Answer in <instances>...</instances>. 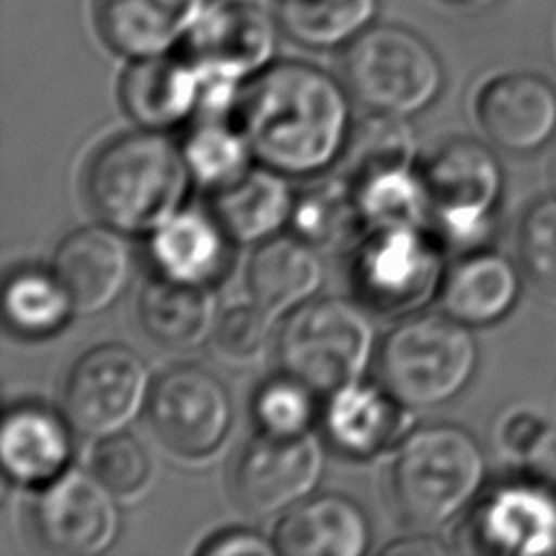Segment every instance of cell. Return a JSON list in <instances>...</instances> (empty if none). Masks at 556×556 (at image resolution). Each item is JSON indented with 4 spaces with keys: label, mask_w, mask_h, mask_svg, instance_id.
<instances>
[{
    "label": "cell",
    "mask_w": 556,
    "mask_h": 556,
    "mask_svg": "<svg viewBox=\"0 0 556 556\" xmlns=\"http://www.w3.org/2000/svg\"><path fill=\"white\" fill-rule=\"evenodd\" d=\"M295 191L285 174L250 165L237 180L211 191V213L232 243H263L291 222Z\"/></svg>",
    "instance_id": "obj_24"
},
{
    "label": "cell",
    "mask_w": 556,
    "mask_h": 556,
    "mask_svg": "<svg viewBox=\"0 0 556 556\" xmlns=\"http://www.w3.org/2000/svg\"><path fill=\"white\" fill-rule=\"evenodd\" d=\"M408 408L384 384L354 380L332 393L321 413L330 445L350 458H371L402 441Z\"/></svg>",
    "instance_id": "obj_18"
},
{
    "label": "cell",
    "mask_w": 556,
    "mask_h": 556,
    "mask_svg": "<svg viewBox=\"0 0 556 556\" xmlns=\"http://www.w3.org/2000/svg\"><path fill=\"white\" fill-rule=\"evenodd\" d=\"M148 421L176 454L215 452L232 426V400L224 382L191 363L163 371L150 391Z\"/></svg>",
    "instance_id": "obj_12"
},
{
    "label": "cell",
    "mask_w": 556,
    "mask_h": 556,
    "mask_svg": "<svg viewBox=\"0 0 556 556\" xmlns=\"http://www.w3.org/2000/svg\"><path fill=\"white\" fill-rule=\"evenodd\" d=\"M367 230L393 224H426L430 202L419 169H389L352 182Z\"/></svg>",
    "instance_id": "obj_32"
},
{
    "label": "cell",
    "mask_w": 556,
    "mask_h": 556,
    "mask_svg": "<svg viewBox=\"0 0 556 556\" xmlns=\"http://www.w3.org/2000/svg\"><path fill=\"white\" fill-rule=\"evenodd\" d=\"M2 311L9 328L26 339L52 337L76 315L72 295L52 267H20L9 274Z\"/></svg>",
    "instance_id": "obj_29"
},
{
    "label": "cell",
    "mask_w": 556,
    "mask_h": 556,
    "mask_svg": "<svg viewBox=\"0 0 556 556\" xmlns=\"http://www.w3.org/2000/svg\"><path fill=\"white\" fill-rule=\"evenodd\" d=\"M280 22L248 0L211 7L178 48L200 72L202 83L243 85L274 63Z\"/></svg>",
    "instance_id": "obj_13"
},
{
    "label": "cell",
    "mask_w": 556,
    "mask_h": 556,
    "mask_svg": "<svg viewBox=\"0 0 556 556\" xmlns=\"http://www.w3.org/2000/svg\"><path fill=\"white\" fill-rule=\"evenodd\" d=\"M180 146L193 180L208 191L237 180L254 159L232 117L195 115Z\"/></svg>",
    "instance_id": "obj_31"
},
{
    "label": "cell",
    "mask_w": 556,
    "mask_h": 556,
    "mask_svg": "<svg viewBox=\"0 0 556 556\" xmlns=\"http://www.w3.org/2000/svg\"><path fill=\"white\" fill-rule=\"evenodd\" d=\"M489 471L480 441L456 424H428L402 437L389 469L397 515L415 528H434L467 510Z\"/></svg>",
    "instance_id": "obj_3"
},
{
    "label": "cell",
    "mask_w": 556,
    "mask_h": 556,
    "mask_svg": "<svg viewBox=\"0 0 556 556\" xmlns=\"http://www.w3.org/2000/svg\"><path fill=\"white\" fill-rule=\"evenodd\" d=\"M445 245L426 224L369 228L354 248L350 276L365 308L410 315L439 295Z\"/></svg>",
    "instance_id": "obj_8"
},
{
    "label": "cell",
    "mask_w": 556,
    "mask_h": 556,
    "mask_svg": "<svg viewBox=\"0 0 556 556\" xmlns=\"http://www.w3.org/2000/svg\"><path fill=\"white\" fill-rule=\"evenodd\" d=\"M517 265L495 250H471L454 261L439 289L441 311L469 328L502 321L521 298Z\"/></svg>",
    "instance_id": "obj_23"
},
{
    "label": "cell",
    "mask_w": 556,
    "mask_h": 556,
    "mask_svg": "<svg viewBox=\"0 0 556 556\" xmlns=\"http://www.w3.org/2000/svg\"><path fill=\"white\" fill-rule=\"evenodd\" d=\"M450 4H456L460 9H486L491 4H495L497 0H445Z\"/></svg>",
    "instance_id": "obj_41"
},
{
    "label": "cell",
    "mask_w": 556,
    "mask_h": 556,
    "mask_svg": "<svg viewBox=\"0 0 556 556\" xmlns=\"http://www.w3.org/2000/svg\"><path fill=\"white\" fill-rule=\"evenodd\" d=\"M152 380L146 361L122 343L87 350L70 367L61 408L76 432L104 439L126 430L148 406Z\"/></svg>",
    "instance_id": "obj_9"
},
{
    "label": "cell",
    "mask_w": 556,
    "mask_h": 556,
    "mask_svg": "<svg viewBox=\"0 0 556 556\" xmlns=\"http://www.w3.org/2000/svg\"><path fill=\"white\" fill-rule=\"evenodd\" d=\"M415 152L417 139L408 117L369 111L352 122L339 156V174L358 182L380 172L413 167Z\"/></svg>",
    "instance_id": "obj_30"
},
{
    "label": "cell",
    "mask_w": 556,
    "mask_h": 556,
    "mask_svg": "<svg viewBox=\"0 0 556 556\" xmlns=\"http://www.w3.org/2000/svg\"><path fill=\"white\" fill-rule=\"evenodd\" d=\"M293 235L317 250H339L367 232L354 185L345 176H326L295 193Z\"/></svg>",
    "instance_id": "obj_27"
},
{
    "label": "cell",
    "mask_w": 556,
    "mask_h": 556,
    "mask_svg": "<svg viewBox=\"0 0 556 556\" xmlns=\"http://www.w3.org/2000/svg\"><path fill=\"white\" fill-rule=\"evenodd\" d=\"M193 182L182 146L163 130H132L102 143L85 172V198L102 224L152 232L176 215Z\"/></svg>",
    "instance_id": "obj_2"
},
{
    "label": "cell",
    "mask_w": 556,
    "mask_h": 556,
    "mask_svg": "<svg viewBox=\"0 0 556 556\" xmlns=\"http://www.w3.org/2000/svg\"><path fill=\"white\" fill-rule=\"evenodd\" d=\"M380 0H276V17L287 37L313 50L345 48L367 30Z\"/></svg>",
    "instance_id": "obj_28"
},
{
    "label": "cell",
    "mask_w": 556,
    "mask_h": 556,
    "mask_svg": "<svg viewBox=\"0 0 556 556\" xmlns=\"http://www.w3.org/2000/svg\"><path fill=\"white\" fill-rule=\"evenodd\" d=\"M467 547L480 554H556V495L530 478L500 484L473 506Z\"/></svg>",
    "instance_id": "obj_14"
},
{
    "label": "cell",
    "mask_w": 556,
    "mask_h": 556,
    "mask_svg": "<svg viewBox=\"0 0 556 556\" xmlns=\"http://www.w3.org/2000/svg\"><path fill=\"white\" fill-rule=\"evenodd\" d=\"M232 119L258 163L285 176H313L345 148L350 91L313 63L274 61L243 83Z\"/></svg>",
    "instance_id": "obj_1"
},
{
    "label": "cell",
    "mask_w": 556,
    "mask_h": 556,
    "mask_svg": "<svg viewBox=\"0 0 556 556\" xmlns=\"http://www.w3.org/2000/svg\"><path fill=\"white\" fill-rule=\"evenodd\" d=\"M139 321L146 334L169 350H189L213 334L217 313L206 287L156 276L139 298Z\"/></svg>",
    "instance_id": "obj_26"
},
{
    "label": "cell",
    "mask_w": 556,
    "mask_h": 556,
    "mask_svg": "<svg viewBox=\"0 0 556 556\" xmlns=\"http://www.w3.org/2000/svg\"><path fill=\"white\" fill-rule=\"evenodd\" d=\"M374 341V326L363 306L337 295L313 298L289 311L278 330L280 371L328 395L363 378Z\"/></svg>",
    "instance_id": "obj_7"
},
{
    "label": "cell",
    "mask_w": 556,
    "mask_h": 556,
    "mask_svg": "<svg viewBox=\"0 0 556 556\" xmlns=\"http://www.w3.org/2000/svg\"><path fill=\"white\" fill-rule=\"evenodd\" d=\"M315 393L287 371L267 378L252 397V415L258 430L276 437L306 434L315 419Z\"/></svg>",
    "instance_id": "obj_33"
},
{
    "label": "cell",
    "mask_w": 556,
    "mask_h": 556,
    "mask_svg": "<svg viewBox=\"0 0 556 556\" xmlns=\"http://www.w3.org/2000/svg\"><path fill=\"white\" fill-rule=\"evenodd\" d=\"M478 361L471 328L443 311L404 315L378 352L380 380L406 408L452 402L471 384Z\"/></svg>",
    "instance_id": "obj_4"
},
{
    "label": "cell",
    "mask_w": 556,
    "mask_h": 556,
    "mask_svg": "<svg viewBox=\"0 0 556 556\" xmlns=\"http://www.w3.org/2000/svg\"><path fill=\"white\" fill-rule=\"evenodd\" d=\"M122 235L106 224L83 226L56 245L52 271L65 285L78 315H98L126 291L132 258Z\"/></svg>",
    "instance_id": "obj_16"
},
{
    "label": "cell",
    "mask_w": 556,
    "mask_h": 556,
    "mask_svg": "<svg viewBox=\"0 0 556 556\" xmlns=\"http://www.w3.org/2000/svg\"><path fill=\"white\" fill-rule=\"evenodd\" d=\"M432 230L445 248L480 250L495 230L504 195V167L495 152L471 137L441 141L419 165Z\"/></svg>",
    "instance_id": "obj_6"
},
{
    "label": "cell",
    "mask_w": 556,
    "mask_h": 556,
    "mask_svg": "<svg viewBox=\"0 0 556 556\" xmlns=\"http://www.w3.org/2000/svg\"><path fill=\"white\" fill-rule=\"evenodd\" d=\"M211 0H93L102 41L117 54L143 59L180 48Z\"/></svg>",
    "instance_id": "obj_17"
},
{
    "label": "cell",
    "mask_w": 556,
    "mask_h": 556,
    "mask_svg": "<svg viewBox=\"0 0 556 556\" xmlns=\"http://www.w3.org/2000/svg\"><path fill=\"white\" fill-rule=\"evenodd\" d=\"M321 471L324 452L311 432L276 437L258 430L232 463L230 493L241 510L271 517L306 500Z\"/></svg>",
    "instance_id": "obj_11"
},
{
    "label": "cell",
    "mask_w": 556,
    "mask_h": 556,
    "mask_svg": "<svg viewBox=\"0 0 556 556\" xmlns=\"http://www.w3.org/2000/svg\"><path fill=\"white\" fill-rule=\"evenodd\" d=\"M367 513L348 495L324 493L289 508L274 530L285 556H363L369 549Z\"/></svg>",
    "instance_id": "obj_22"
},
{
    "label": "cell",
    "mask_w": 556,
    "mask_h": 556,
    "mask_svg": "<svg viewBox=\"0 0 556 556\" xmlns=\"http://www.w3.org/2000/svg\"><path fill=\"white\" fill-rule=\"evenodd\" d=\"M519 261L526 276L545 295L556 298V195L528 206L517 232Z\"/></svg>",
    "instance_id": "obj_34"
},
{
    "label": "cell",
    "mask_w": 556,
    "mask_h": 556,
    "mask_svg": "<svg viewBox=\"0 0 556 556\" xmlns=\"http://www.w3.org/2000/svg\"><path fill=\"white\" fill-rule=\"evenodd\" d=\"M387 554H445L447 545L430 539V536H410L393 541L384 547Z\"/></svg>",
    "instance_id": "obj_40"
},
{
    "label": "cell",
    "mask_w": 556,
    "mask_h": 556,
    "mask_svg": "<svg viewBox=\"0 0 556 556\" xmlns=\"http://www.w3.org/2000/svg\"><path fill=\"white\" fill-rule=\"evenodd\" d=\"M543 421L536 415L530 413H517L513 415L504 426H502V445L510 452V454H519L523 450V445L532 439V434L539 430Z\"/></svg>",
    "instance_id": "obj_39"
},
{
    "label": "cell",
    "mask_w": 556,
    "mask_h": 556,
    "mask_svg": "<svg viewBox=\"0 0 556 556\" xmlns=\"http://www.w3.org/2000/svg\"><path fill=\"white\" fill-rule=\"evenodd\" d=\"M202 76L193 63L178 50L132 59L119 78V102L130 119L141 128L167 130L193 119Z\"/></svg>",
    "instance_id": "obj_19"
},
{
    "label": "cell",
    "mask_w": 556,
    "mask_h": 556,
    "mask_svg": "<svg viewBox=\"0 0 556 556\" xmlns=\"http://www.w3.org/2000/svg\"><path fill=\"white\" fill-rule=\"evenodd\" d=\"M526 478L556 495V428L541 424L532 439L517 454Z\"/></svg>",
    "instance_id": "obj_37"
},
{
    "label": "cell",
    "mask_w": 556,
    "mask_h": 556,
    "mask_svg": "<svg viewBox=\"0 0 556 556\" xmlns=\"http://www.w3.org/2000/svg\"><path fill=\"white\" fill-rule=\"evenodd\" d=\"M315 250L298 235H276L258 243L245 269L250 298L271 315L313 300L324 282V263Z\"/></svg>",
    "instance_id": "obj_25"
},
{
    "label": "cell",
    "mask_w": 556,
    "mask_h": 556,
    "mask_svg": "<svg viewBox=\"0 0 556 556\" xmlns=\"http://www.w3.org/2000/svg\"><path fill=\"white\" fill-rule=\"evenodd\" d=\"M341 76L354 100L369 111L417 115L445 87L439 52L413 28L371 24L343 48Z\"/></svg>",
    "instance_id": "obj_5"
},
{
    "label": "cell",
    "mask_w": 556,
    "mask_h": 556,
    "mask_svg": "<svg viewBox=\"0 0 556 556\" xmlns=\"http://www.w3.org/2000/svg\"><path fill=\"white\" fill-rule=\"evenodd\" d=\"M70 419L43 404L11 406L0 428V460L7 478L22 486H43L70 469L74 441Z\"/></svg>",
    "instance_id": "obj_20"
},
{
    "label": "cell",
    "mask_w": 556,
    "mask_h": 556,
    "mask_svg": "<svg viewBox=\"0 0 556 556\" xmlns=\"http://www.w3.org/2000/svg\"><path fill=\"white\" fill-rule=\"evenodd\" d=\"M115 495L91 469H67L39 486L30 506L37 543L61 556H93L113 545L122 515Z\"/></svg>",
    "instance_id": "obj_10"
},
{
    "label": "cell",
    "mask_w": 556,
    "mask_h": 556,
    "mask_svg": "<svg viewBox=\"0 0 556 556\" xmlns=\"http://www.w3.org/2000/svg\"><path fill=\"white\" fill-rule=\"evenodd\" d=\"M89 469L113 493L126 495L139 491L146 484L152 471V463L146 447L132 434L122 430L98 439Z\"/></svg>",
    "instance_id": "obj_35"
},
{
    "label": "cell",
    "mask_w": 556,
    "mask_h": 556,
    "mask_svg": "<svg viewBox=\"0 0 556 556\" xmlns=\"http://www.w3.org/2000/svg\"><path fill=\"white\" fill-rule=\"evenodd\" d=\"M271 315L267 308L256 304L254 300L248 304H235L217 315L213 339L230 358L248 361L265 350L271 337Z\"/></svg>",
    "instance_id": "obj_36"
},
{
    "label": "cell",
    "mask_w": 556,
    "mask_h": 556,
    "mask_svg": "<svg viewBox=\"0 0 556 556\" xmlns=\"http://www.w3.org/2000/svg\"><path fill=\"white\" fill-rule=\"evenodd\" d=\"M230 245L211 211L180 208L150 232L148 256L156 276L208 289L228 271Z\"/></svg>",
    "instance_id": "obj_21"
},
{
    "label": "cell",
    "mask_w": 556,
    "mask_h": 556,
    "mask_svg": "<svg viewBox=\"0 0 556 556\" xmlns=\"http://www.w3.org/2000/svg\"><path fill=\"white\" fill-rule=\"evenodd\" d=\"M202 556H271L278 554L274 539L250 528H228L204 539L195 549Z\"/></svg>",
    "instance_id": "obj_38"
},
{
    "label": "cell",
    "mask_w": 556,
    "mask_h": 556,
    "mask_svg": "<svg viewBox=\"0 0 556 556\" xmlns=\"http://www.w3.org/2000/svg\"><path fill=\"white\" fill-rule=\"evenodd\" d=\"M486 137L510 154H532L556 137V85L534 72H506L478 93Z\"/></svg>",
    "instance_id": "obj_15"
}]
</instances>
